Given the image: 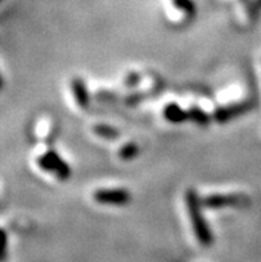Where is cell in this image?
I'll use <instances>...</instances> for the list:
<instances>
[{
	"instance_id": "5b68a950",
	"label": "cell",
	"mask_w": 261,
	"mask_h": 262,
	"mask_svg": "<svg viewBox=\"0 0 261 262\" xmlns=\"http://www.w3.org/2000/svg\"><path fill=\"white\" fill-rule=\"evenodd\" d=\"M249 110H251V104L249 103L231 104L228 106H223V108L216 110L215 113H213V119L217 123H227L229 120L242 116L245 112H248Z\"/></svg>"
},
{
	"instance_id": "7a4b0ae2",
	"label": "cell",
	"mask_w": 261,
	"mask_h": 262,
	"mask_svg": "<svg viewBox=\"0 0 261 262\" xmlns=\"http://www.w3.org/2000/svg\"><path fill=\"white\" fill-rule=\"evenodd\" d=\"M37 165L46 172L56 174L60 180L70 179L71 168L55 150H48L47 153L37 157Z\"/></svg>"
},
{
	"instance_id": "6da1fadb",
	"label": "cell",
	"mask_w": 261,
	"mask_h": 262,
	"mask_svg": "<svg viewBox=\"0 0 261 262\" xmlns=\"http://www.w3.org/2000/svg\"><path fill=\"white\" fill-rule=\"evenodd\" d=\"M185 204L188 210L189 220L197 241L202 245L209 246L213 244V233L209 229L207 220L203 216V203L195 189H188L185 193Z\"/></svg>"
},
{
	"instance_id": "4fadbf2b",
	"label": "cell",
	"mask_w": 261,
	"mask_h": 262,
	"mask_svg": "<svg viewBox=\"0 0 261 262\" xmlns=\"http://www.w3.org/2000/svg\"><path fill=\"white\" fill-rule=\"evenodd\" d=\"M3 85H4V81H3V77L0 75V91L3 90Z\"/></svg>"
},
{
	"instance_id": "277c9868",
	"label": "cell",
	"mask_w": 261,
	"mask_h": 262,
	"mask_svg": "<svg viewBox=\"0 0 261 262\" xmlns=\"http://www.w3.org/2000/svg\"><path fill=\"white\" fill-rule=\"evenodd\" d=\"M93 200L102 205L124 206L131 201V193L122 188H111V189H99L93 192Z\"/></svg>"
},
{
	"instance_id": "30bf717a",
	"label": "cell",
	"mask_w": 261,
	"mask_h": 262,
	"mask_svg": "<svg viewBox=\"0 0 261 262\" xmlns=\"http://www.w3.org/2000/svg\"><path fill=\"white\" fill-rule=\"evenodd\" d=\"M139 155V146L135 143H128L126 145L122 146V149L119 150V157L123 160H131Z\"/></svg>"
},
{
	"instance_id": "7c38bea8",
	"label": "cell",
	"mask_w": 261,
	"mask_h": 262,
	"mask_svg": "<svg viewBox=\"0 0 261 262\" xmlns=\"http://www.w3.org/2000/svg\"><path fill=\"white\" fill-rule=\"evenodd\" d=\"M8 254V236L6 230L0 228V262H4Z\"/></svg>"
},
{
	"instance_id": "8fae6325",
	"label": "cell",
	"mask_w": 261,
	"mask_h": 262,
	"mask_svg": "<svg viewBox=\"0 0 261 262\" xmlns=\"http://www.w3.org/2000/svg\"><path fill=\"white\" fill-rule=\"evenodd\" d=\"M173 6L178 10L184 11L188 16H193L196 12V7L192 0H172Z\"/></svg>"
},
{
	"instance_id": "3957f363",
	"label": "cell",
	"mask_w": 261,
	"mask_h": 262,
	"mask_svg": "<svg viewBox=\"0 0 261 262\" xmlns=\"http://www.w3.org/2000/svg\"><path fill=\"white\" fill-rule=\"evenodd\" d=\"M203 206L212 209L222 208H243L249 204V197L247 194H211L202 200Z\"/></svg>"
},
{
	"instance_id": "52a82bcc",
	"label": "cell",
	"mask_w": 261,
	"mask_h": 262,
	"mask_svg": "<svg viewBox=\"0 0 261 262\" xmlns=\"http://www.w3.org/2000/svg\"><path fill=\"white\" fill-rule=\"evenodd\" d=\"M164 117H166L168 121H171V123L178 124L185 121V120H188V112L183 110V108H180L177 104L172 103L168 104V105L164 108Z\"/></svg>"
},
{
	"instance_id": "9c48e42d",
	"label": "cell",
	"mask_w": 261,
	"mask_h": 262,
	"mask_svg": "<svg viewBox=\"0 0 261 262\" xmlns=\"http://www.w3.org/2000/svg\"><path fill=\"white\" fill-rule=\"evenodd\" d=\"M93 132L97 135V136L103 137V139H116V137L120 136V132L113 126L104 125V124H99V125L93 126Z\"/></svg>"
},
{
	"instance_id": "8992f818",
	"label": "cell",
	"mask_w": 261,
	"mask_h": 262,
	"mask_svg": "<svg viewBox=\"0 0 261 262\" xmlns=\"http://www.w3.org/2000/svg\"><path fill=\"white\" fill-rule=\"evenodd\" d=\"M71 90H72L77 105L86 110L87 106L89 105V93L88 90H87L86 83L82 79L76 77V79H73L71 81Z\"/></svg>"
},
{
	"instance_id": "ba28073f",
	"label": "cell",
	"mask_w": 261,
	"mask_h": 262,
	"mask_svg": "<svg viewBox=\"0 0 261 262\" xmlns=\"http://www.w3.org/2000/svg\"><path fill=\"white\" fill-rule=\"evenodd\" d=\"M188 120H192V121H195L196 124L198 125H208L209 121H211V117L202 111L197 106H193L191 110L188 111Z\"/></svg>"
},
{
	"instance_id": "5bb4252c",
	"label": "cell",
	"mask_w": 261,
	"mask_h": 262,
	"mask_svg": "<svg viewBox=\"0 0 261 262\" xmlns=\"http://www.w3.org/2000/svg\"><path fill=\"white\" fill-rule=\"evenodd\" d=\"M0 2H2V0H0Z\"/></svg>"
}]
</instances>
